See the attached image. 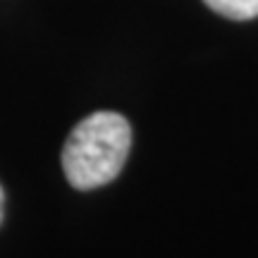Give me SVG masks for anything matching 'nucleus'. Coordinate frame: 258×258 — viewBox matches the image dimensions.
<instances>
[{
	"instance_id": "f257e3e1",
	"label": "nucleus",
	"mask_w": 258,
	"mask_h": 258,
	"mask_svg": "<svg viewBox=\"0 0 258 258\" xmlns=\"http://www.w3.org/2000/svg\"><path fill=\"white\" fill-rule=\"evenodd\" d=\"M132 127L117 112H93L72 129L62 148L64 175L74 189H96L112 182L127 163Z\"/></svg>"
},
{
	"instance_id": "f03ea898",
	"label": "nucleus",
	"mask_w": 258,
	"mask_h": 258,
	"mask_svg": "<svg viewBox=\"0 0 258 258\" xmlns=\"http://www.w3.org/2000/svg\"><path fill=\"white\" fill-rule=\"evenodd\" d=\"M211 10L227 19H253L258 17V0H203Z\"/></svg>"
},
{
	"instance_id": "7ed1b4c3",
	"label": "nucleus",
	"mask_w": 258,
	"mask_h": 258,
	"mask_svg": "<svg viewBox=\"0 0 258 258\" xmlns=\"http://www.w3.org/2000/svg\"><path fill=\"white\" fill-rule=\"evenodd\" d=\"M3 201H5V196H3V186H0V222H3Z\"/></svg>"
}]
</instances>
